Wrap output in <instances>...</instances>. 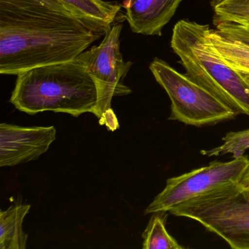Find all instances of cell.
Segmentation results:
<instances>
[{
	"label": "cell",
	"instance_id": "10",
	"mask_svg": "<svg viewBox=\"0 0 249 249\" xmlns=\"http://www.w3.org/2000/svg\"><path fill=\"white\" fill-rule=\"evenodd\" d=\"M65 9L82 20L94 31L106 34L116 22L122 5L104 0H56Z\"/></svg>",
	"mask_w": 249,
	"mask_h": 249
},
{
	"label": "cell",
	"instance_id": "18",
	"mask_svg": "<svg viewBox=\"0 0 249 249\" xmlns=\"http://www.w3.org/2000/svg\"><path fill=\"white\" fill-rule=\"evenodd\" d=\"M238 184L244 189H249V166Z\"/></svg>",
	"mask_w": 249,
	"mask_h": 249
},
{
	"label": "cell",
	"instance_id": "17",
	"mask_svg": "<svg viewBox=\"0 0 249 249\" xmlns=\"http://www.w3.org/2000/svg\"><path fill=\"white\" fill-rule=\"evenodd\" d=\"M0 4L20 7V8L46 7L56 11L68 12L65 7L56 0H0Z\"/></svg>",
	"mask_w": 249,
	"mask_h": 249
},
{
	"label": "cell",
	"instance_id": "8",
	"mask_svg": "<svg viewBox=\"0 0 249 249\" xmlns=\"http://www.w3.org/2000/svg\"><path fill=\"white\" fill-rule=\"evenodd\" d=\"M54 126L0 124V166L14 167L37 160L56 140Z\"/></svg>",
	"mask_w": 249,
	"mask_h": 249
},
{
	"label": "cell",
	"instance_id": "16",
	"mask_svg": "<svg viewBox=\"0 0 249 249\" xmlns=\"http://www.w3.org/2000/svg\"><path fill=\"white\" fill-rule=\"evenodd\" d=\"M215 30L221 36L249 45V22L245 21L218 20Z\"/></svg>",
	"mask_w": 249,
	"mask_h": 249
},
{
	"label": "cell",
	"instance_id": "1",
	"mask_svg": "<svg viewBox=\"0 0 249 249\" xmlns=\"http://www.w3.org/2000/svg\"><path fill=\"white\" fill-rule=\"evenodd\" d=\"M102 36L69 12L0 4V73L74 61Z\"/></svg>",
	"mask_w": 249,
	"mask_h": 249
},
{
	"label": "cell",
	"instance_id": "5",
	"mask_svg": "<svg viewBox=\"0 0 249 249\" xmlns=\"http://www.w3.org/2000/svg\"><path fill=\"white\" fill-rule=\"evenodd\" d=\"M123 25L112 24L103 41L86 50L75 59L82 65L95 82L98 94L95 116L100 124L110 131L119 129V121L111 108L112 100L117 96L130 94L132 90L124 84L132 62H124L120 51V38Z\"/></svg>",
	"mask_w": 249,
	"mask_h": 249
},
{
	"label": "cell",
	"instance_id": "12",
	"mask_svg": "<svg viewBox=\"0 0 249 249\" xmlns=\"http://www.w3.org/2000/svg\"><path fill=\"white\" fill-rule=\"evenodd\" d=\"M208 38L223 59L249 83V45L224 37L211 27Z\"/></svg>",
	"mask_w": 249,
	"mask_h": 249
},
{
	"label": "cell",
	"instance_id": "4",
	"mask_svg": "<svg viewBox=\"0 0 249 249\" xmlns=\"http://www.w3.org/2000/svg\"><path fill=\"white\" fill-rule=\"evenodd\" d=\"M197 221L234 249H249V189L238 183L191 199L170 211Z\"/></svg>",
	"mask_w": 249,
	"mask_h": 249
},
{
	"label": "cell",
	"instance_id": "2",
	"mask_svg": "<svg viewBox=\"0 0 249 249\" xmlns=\"http://www.w3.org/2000/svg\"><path fill=\"white\" fill-rule=\"evenodd\" d=\"M10 103L32 116L53 111L78 117L84 113L96 114L98 94L90 74L74 60L18 74Z\"/></svg>",
	"mask_w": 249,
	"mask_h": 249
},
{
	"label": "cell",
	"instance_id": "3",
	"mask_svg": "<svg viewBox=\"0 0 249 249\" xmlns=\"http://www.w3.org/2000/svg\"><path fill=\"white\" fill-rule=\"evenodd\" d=\"M210 26L180 20L170 46L186 75L237 115L249 116V83L217 53L208 38Z\"/></svg>",
	"mask_w": 249,
	"mask_h": 249
},
{
	"label": "cell",
	"instance_id": "6",
	"mask_svg": "<svg viewBox=\"0 0 249 249\" xmlns=\"http://www.w3.org/2000/svg\"><path fill=\"white\" fill-rule=\"evenodd\" d=\"M150 71L159 84L165 90L171 101L169 120L178 121L195 126L215 124L237 116L208 91L185 74L156 58Z\"/></svg>",
	"mask_w": 249,
	"mask_h": 249
},
{
	"label": "cell",
	"instance_id": "15",
	"mask_svg": "<svg viewBox=\"0 0 249 249\" xmlns=\"http://www.w3.org/2000/svg\"><path fill=\"white\" fill-rule=\"evenodd\" d=\"M213 19L249 21V0H208Z\"/></svg>",
	"mask_w": 249,
	"mask_h": 249
},
{
	"label": "cell",
	"instance_id": "11",
	"mask_svg": "<svg viewBox=\"0 0 249 249\" xmlns=\"http://www.w3.org/2000/svg\"><path fill=\"white\" fill-rule=\"evenodd\" d=\"M31 205L16 203L0 212V249H25L28 234L23 230V222Z\"/></svg>",
	"mask_w": 249,
	"mask_h": 249
},
{
	"label": "cell",
	"instance_id": "9",
	"mask_svg": "<svg viewBox=\"0 0 249 249\" xmlns=\"http://www.w3.org/2000/svg\"><path fill=\"white\" fill-rule=\"evenodd\" d=\"M182 0H124L122 7L132 33L161 36Z\"/></svg>",
	"mask_w": 249,
	"mask_h": 249
},
{
	"label": "cell",
	"instance_id": "7",
	"mask_svg": "<svg viewBox=\"0 0 249 249\" xmlns=\"http://www.w3.org/2000/svg\"><path fill=\"white\" fill-rule=\"evenodd\" d=\"M249 166V157L243 156L230 161H215L181 176L167 179L145 213L170 212L180 204L230 185L240 183Z\"/></svg>",
	"mask_w": 249,
	"mask_h": 249
},
{
	"label": "cell",
	"instance_id": "19",
	"mask_svg": "<svg viewBox=\"0 0 249 249\" xmlns=\"http://www.w3.org/2000/svg\"><path fill=\"white\" fill-rule=\"evenodd\" d=\"M248 21V22H249V21Z\"/></svg>",
	"mask_w": 249,
	"mask_h": 249
},
{
	"label": "cell",
	"instance_id": "13",
	"mask_svg": "<svg viewBox=\"0 0 249 249\" xmlns=\"http://www.w3.org/2000/svg\"><path fill=\"white\" fill-rule=\"evenodd\" d=\"M167 212L152 213L146 228L142 233L144 249H183L177 240L166 230Z\"/></svg>",
	"mask_w": 249,
	"mask_h": 249
},
{
	"label": "cell",
	"instance_id": "14",
	"mask_svg": "<svg viewBox=\"0 0 249 249\" xmlns=\"http://www.w3.org/2000/svg\"><path fill=\"white\" fill-rule=\"evenodd\" d=\"M223 143L210 150H202L200 154L208 157H221L231 154L233 159L244 156L249 149V129L237 132H230L222 138Z\"/></svg>",
	"mask_w": 249,
	"mask_h": 249
}]
</instances>
